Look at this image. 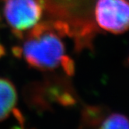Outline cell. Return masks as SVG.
<instances>
[{
  "label": "cell",
  "instance_id": "6da1fadb",
  "mask_svg": "<svg viewBox=\"0 0 129 129\" xmlns=\"http://www.w3.org/2000/svg\"><path fill=\"white\" fill-rule=\"evenodd\" d=\"M66 34V26L58 22L37 23L23 44V55L27 64L44 71L61 67L67 75L72 76L74 62L66 54V44L62 40Z\"/></svg>",
  "mask_w": 129,
  "mask_h": 129
},
{
  "label": "cell",
  "instance_id": "7a4b0ae2",
  "mask_svg": "<svg viewBox=\"0 0 129 129\" xmlns=\"http://www.w3.org/2000/svg\"><path fill=\"white\" fill-rule=\"evenodd\" d=\"M95 20L101 30L114 34L129 30L128 0H96Z\"/></svg>",
  "mask_w": 129,
  "mask_h": 129
},
{
  "label": "cell",
  "instance_id": "3957f363",
  "mask_svg": "<svg viewBox=\"0 0 129 129\" xmlns=\"http://www.w3.org/2000/svg\"><path fill=\"white\" fill-rule=\"evenodd\" d=\"M4 16L14 30L24 31L38 23L42 16L41 0H6Z\"/></svg>",
  "mask_w": 129,
  "mask_h": 129
},
{
  "label": "cell",
  "instance_id": "277c9868",
  "mask_svg": "<svg viewBox=\"0 0 129 129\" xmlns=\"http://www.w3.org/2000/svg\"><path fill=\"white\" fill-rule=\"evenodd\" d=\"M17 100L15 86L7 79H0V121L6 119Z\"/></svg>",
  "mask_w": 129,
  "mask_h": 129
},
{
  "label": "cell",
  "instance_id": "5b68a950",
  "mask_svg": "<svg viewBox=\"0 0 129 129\" xmlns=\"http://www.w3.org/2000/svg\"><path fill=\"white\" fill-rule=\"evenodd\" d=\"M98 129H129V118L121 114L108 116Z\"/></svg>",
  "mask_w": 129,
  "mask_h": 129
},
{
  "label": "cell",
  "instance_id": "8992f818",
  "mask_svg": "<svg viewBox=\"0 0 129 129\" xmlns=\"http://www.w3.org/2000/svg\"><path fill=\"white\" fill-rule=\"evenodd\" d=\"M12 113H13V116L15 117V118L19 121V123L21 125H23L24 124V117H23L22 113L20 112V110L17 108H13L12 110Z\"/></svg>",
  "mask_w": 129,
  "mask_h": 129
},
{
  "label": "cell",
  "instance_id": "52a82bcc",
  "mask_svg": "<svg viewBox=\"0 0 129 129\" xmlns=\"http://www.w3.org/2000/svg\"><path fill=\"white\" fill-rule=\"evenodd\" d=\"M12 53L14 57L20 58L23 56V48L19 47V46H14L12 48Z\"/></svg>",
  "mask_w": 129,
  "mask_h": 129
},
{
  "label": "cell",
  "instance_id": "ba28073f",
  "mask_svg": "<svg viewBox=\"0 0 129 129\" xmlns=\"http://www.w3.org/2000/svg\"><path fill=\"white\" fill-rule=\"evenodd\" d=\"M6 54V49L4 48V46L0 44V58Z\"/></svg>",
  "mask_w": 129,
  "mask_h": 129
},
{
  "label": "cell",
  "instance_id": "9c48e42d",
  "mask_svg": "<svg viewBox=\"0 0 129 129\" xmlns=\"http://www.w3.org/2000/svg\"><path fill=\"white\" fill-rule=\"evenodd\" d=\"M11 129H22V128L20 127H12Z\"/></svg>",
  "mask_w": 129,
  "mask_h": 129
},
{
  "label": "cell",
  "instance_id": "30bf717a",
  "mask_svg": "<svg viewBox=\"0 0 129 129\" xmlns=\"http://www.w3.org/2000/svg\"><path fill=\"white\" fill-rule=\"evenodd\" d=\"M2 22V19H1V16H0V23Z\"/></svg>",
  "mask_w": 129,
  "mask_h": 129
},
{
  "label": "cell",
  "instance_id": "8fae6325",
  "mask_svg": "<svg viewBox=\"0 0 129 129\" xmlns=\"http://www.w3.org/2000/svg\"><path fill=\"white\" fill-rule=\"evenodd\" d=\"M128 1H129V0H128Z\"/></svg>",
  "mask_w": 129,
  "mask_h": 129
}]
</instances>
